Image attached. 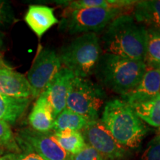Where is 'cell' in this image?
I'll list each match as a JSON object with an SVG mask.
<instances>
[{
    "instance_id": "obj_1",
    "label": "cell",
    "mask_w": 160,
    "mask_h": 160,
    "mask_svg": "<svg viewBox=\"0 0 160 160\" xmlns=\"http://www.w3.org/2000/svg\"><path fill=\"white\" fill-rule=\"evenodd\" d=\"M105 53L145 62L147 29L131 15H121L106 27L102 37Z\"/></svg>"
},
{
    "instance_id": "obj_2",
    "label": "cell",
    "mask_w": 160,
    "mask_h": 160,
    "mask_svg": "<svg viewBox=\"0 0 160 160\" xmlns=\"http://www.w3.org/2000/svg\"><path fill=\"white\" fill-rule=\"evenodd\" d=\"M101 121L118 142L128 149L139 148L148 131L145 123L122 99L107 102Z\"/></svg>"
},
{
    "instance_id": "obj_3",
    "label": "cell",
    "mask_w": 160,
    "mask_h": 160,
    "mask_svg": "<svg viewBox=\"0 0 160 160\" xmlns=\"http://www.w3.org/2000/svg\"><path fill=\"white\" fill-rule=\"evenodd\" d=\"M147 69L143 62L105 53L100 57L94 73L102 85L122 97L138 85Z\"/></svg>"
},
{
    "instance_id": "obj_4",
    "label": "cell",
    "mask_w": 160,
    "mask_h": 160,
    "mask_svg": "<svg viewBox=\"0 0 160 160\" xmlns=\"http://www.w3.org/2000/svg\"><path fill=\"white\" fill-rule=\"evenodd\" d=\"M101 46L96 33H84L63 46L59 53L62 65L76 77L87 78L94 73L101 57Z\"/></svg>"
},
{
    "instance_id": "obj_5",
    "label": "cell",
    "mask_w": 160,
    "mask_h": 160,
    "mask_svg": "<svg viewBox=\"0 0 160 160\" xmlns=\"http://www.w3.org/2000/svg\"><path fill=\"white\" fill-rule=\"evenodd\" d=\"M128 10L104 8H65L59 28L71 35L96 33L105 29L113 19L125 14Z\"/></svg>"
},
{
    "instance_id": "obj_6",
    "label": "cell",
    "mask_w": 160,
    "mask_h": 160,
    "mask_svg": "<svg viewBox=\"0 0 160 160\" xmlns=\"http://www.w3.org/2000/svg\"><path fill=\"white\" fill-rule=\"evenodd\" d=\"M106 94L102 88L87 78L75 77L72 82L66 102V108L87 118L99 119Z\"/></svg>"
},
{
    "instance_id": "obj_7",
    "label": "cell",
    "mask_w": 160,
    "mask_h": 160,
    "mask_svg": "<svg viewBox=\"0 0 160 160\" xmlns=\"http://www.w3.org/2000/svg\"><path fill=\"white\" fill-rule=\"evenodd\" d=\"M61 68L59 54L54 50L50 48L39 50L27 76L31 87L32 97H39Z\"/></svg>"
},
{
    "instance_id": "obj_8",
    "label": "cell",
    "mask_w": 160,
    "mask_h": 160,
    "mask_svg": "<svg viewBox=\"0 0 160 160\" xmlns=\"http://www.w3.org/2000/svg\"><path fill=\"white\" fill-rule=\"evenodd\" d=\"M81 132L86 144L99 152L105 159L123 160L130 155L129 149L118 142L101 120L89 122Z\"/></svg>"
},
{
    "instance_id": "obj_9",
    "label": "cell",
    "mask_w": 160,
    "mask_h": 160,
    "mask_svg": "<svg viewBox=\"0 0 160 160\" xmlns=\"http://www.w3.org/2000/svg\"><path fill=\"white\" fill-rule=\"evenodd\" d=\"M19 145L34 151L45 160H70V155L60 147L53 133L39 132L32 128L22 129Z\"/></svg>"
},
{
    "instance_id": "obj_10",
    "label": "cell",
    "mask_w": 160,
    "mask_h": 160,
    "mask_svg": "<svg viewBox=\"0 0 160 160\" xmlns=\"http://www.w3.org/2000/svg\"><path fill=\"white\" fill-rule=\"evenodd\" d=\"M75 77L70 70L62 68L43 92L53 108L55 118L66 108L67 98Z\"/></svg>"
},
{
    "instance_id": "obj_11",
    "label": "cell",
    "mask_w": 160,
    "mask_h": 160,
    "mask_svg": "<svg viewBox=\"0 0 160 160\" xmlns=\"http://www.w3.org/2000/svg\"><path fill=\"white\" fill-rule=\"evenodd\" d=\"M159 91L160 70L148 68L134 88L122 96V100L132 106L157 97Z\"/></svg>"
},
{
    "instance_id": "obj_12",
    "label": "cell",
    "mask_w": 160,
    "mask_h": 160,
    "mask_svg": "<svg viewBox=\"0 0 160 160\" xmlns=\"http://www.w3.org/2000/svg\"><path fill=\"white\" fill-rule=\"evenodd\" d=\"M0 94L15 98H30L32 90L27 77L11 68H0Z\"/></svg>"
},
{
    "instance_id": "obj_13",
    "label": "cell",
    "mask_w": 160,
    "mask_h": 160,
    "mask_svg": "<svg viewBox=\"0 0 160 160\" xmlns=\"http://www.w3.org/2000/svg\"><path fill=\"white\" fill-rule=\"evenodd\" d=\"M25 22L40 39L59 20L52 8L42 5H31L25 16Z\"/></svg>"
},
{
    "instance_id": "obj_14",
    "label": "cell",
    "mask_w": 160,
    "mask_h": 160,
    "mask_svg": "<svg viewBox=\"0 0 160 160\" xmlns=\"http://www.w3.org/2000/svg\"><path fill=\"white\" fill-rule=\"evenodd\" d=\"M54 119L53 108L42 93L37 98L29 114L31 128L39 132H50L53 130Z\"/></svg>"
},
{
    "instance_id": "obj_15",
    "label": "cell",
    "mask_w": 160,
    "mask_h": 160,
    "mask_svg": "<svg viewBox=\"0 0 160 160\" xmlns=\"http://www.w3.org/2000/svg\"><path fill=\"white\" fill-rule=\"evenodd\" d=\"M133 8V17L137 23L160 29V0L137 1Z\"/></svg>"
},
{
    "instance_id": "obj_16",
    "label": "cell",
    "mask_w": 160,
    "mask_h": 160,
    "mask_svg": "<svg viewBox=\"0 0 160 160\" xmlns=\"http://www.w3.org/2000/svg\"><path fill=\"white\" fill-rule=\"evenodd\" d=\"M30 102V98H15L0 94V120L14 124L24 114Z\"/></svg>"
},
{
    "instance_id": "obj_17",
    "label": "cell",
    "mask_w": 160,
    "mask_h": 160,
    "mask_svg": "<svg viewBox=\"0 0 160 160\" xmlns=\"http://www.w3.org/2000/svg\"><path fill=\"white\" fill-rule=\"evenodd\" d=\"M137 1L131 0H76V1H56L55 2L64 6L65 8L80 9L90 8L130 9Z\"/></svg>"
},
{
    "instance_id": "obj_18",
    "label": "cell",
    "mask_w": 160,
    "mask_h": 160,
    "mask_svg": "<svg viewBox=\"0 0 160 160\" xmlns=\"http://www.w3.org/2000/svg\"><path fill=\"white\" fill-rule=\"evenodd\" d=\"M142 121L160 129V95L131 106Z\"/></svg>"
},
{
    "instance_id": "obj_19",
    "label": "cell",
    "mask_w": 160,
    "mask_h": 160,
    "mask_svg": "<svg viewBox=\"0 0 160 160\" xmlns=\"http://www.w3.org/2000/svg\"><path fill=\"white\" fill-rule=\"evenodd\" d=\"M53 134L60 147L70 156L79 153L86 145L85 139L80 131L63 130L54 132Z\"/></svg>"
},
{
    "instance_id": "obj_20",
    "label": "cell",
    "mask_w": 160,
    "mask_h": 160,
    "mask_svg": "<svg viewBox=\"0 0 160 160\" xmlns=\"http://www.w3.org/2000/svg\"><path fill=\"white\" fill-rule=\"evenodd\" d=\"M89 122L91 121H89L87 118L65 108L55 118L53 130L54 132L63 130L81 131L85 128Z\"/></svg>"
},
{
    "instance_id": "obj_21",
    "label": "cell",
    "mask_w": 160,
    "mask_h": 160,
    "mask_svg": "<svg viewBox=\"0 0 160 160\" xmlns=\"http://www.w3.org/2000/svg\"><path fill=\"white\" fill-rule=\"evenodd\" d=\"M145 63L148 68L160 70V29H147V50Z\"/></svg>"
},
{
    "instance_id": "obj_22",
    "label": "cell",
    "mask_w": 160,
    "mask_h": 160,
    "mask_svg": "<svg viewBox=\"0 0 160 160\" xmlns=\"http://www.w3.org/2000/svg\"><path fill=\"white\" fill-rule=\"evenodd\" d=\"M0 148L19 151V145L13 137L11 126L2 120H0Z\"/></svg>"
},
{
    "instance_id": "obj_23",
    "label": "cell",
    "mask_w": 160,
    "mask_h": 160,
    "mask_svg": "<svg viewBox=\"0 0 160 160\" xmlns=\"http://www.w3.org/2000/svg\"><path fill=\"white\" fill-rule=\"evenodd\" d=\"M141 160H160V129L148 143L141 156Z\"/></svg>"
},
{
    "instance_id": "obj_24",
    "label": "cell",
    "mask_w": 160,
    "mask_h": 160,
    "mask_svg": "<svg viewBox=\"0 0 160 160\" xmlns=\"http://www.w3.org/2000/svg\"><path fill=\"white\" fill-rule=\"evenodd\" d=\"M16 21L17 19L11 3L5 0H0V27L11 25Z\"/></svg>"
},
{
    "instance_id": "obj_25",
    "label": "cell",
    "mask_w": 160,
    "mask_h": 160,
    "mask_svg": "<svg viewBox=\"0 0 160 160\" xmlns=\"http://www.w3.org/2000/svg\"><path fill=\"white\" fill-rule=\"evenodd\" d=\"M70 160H105V159L93 148L86 144L81 151L70 156Z\"/></svg>"
},
{
    "instance_id": "obj_26",
    "label": "cell",
    "mask_w": 160,
    "mask_h": 160,
    "mask_svg": "<svg viewBox=\"0 0 160 160\" xmlns=\"http://www.w3.org/2000/svg\"><path fill=\"white\" fill-rule=\"evenodd\" d=\"M22 152L19 153H10L11 160H45L39 154L24 146H20Z\"/></svg>"
},
{
    "instance_id": "obj_27",
    "label": "cell",
    "mask_w": 160,
    "mask_h": 160,
    "mask_svg": "<svg viewBox=\"0 0 160 160\" xmlns=\"http://www.w3.org/2000/svg\"><path fill=\"white\" fill-rule=\"evenodd\" d=\"M6 67H8V65L4 62L2 57L1 54H0V68H6Z\"/></svg>"
},
{
    "instance_id": "obj_28",
    "label": "cell",
    "mask_w": 160,
    "mask_h": 160,
    "mask_svg": "<svg viewBox=\"0 0 160 160\" xmlns=\"http://www.w3.org/2000/svg\"><path fill=\"white\" fill-rule=\"evenodd\" d=\"M0 160H11V155H10V153H8V154H6L3 156V157H0Z\"/></svg>"
},
{
    "instance_id": "obj_29",
    "label": "cell",
    "mask_w": 160,
    "mask_h": 160,
    "mask_svg": "<svg viewBox=\"0 0 160 160\" xmlns=\"http://www.w3.org/2000/svg\"><path fill=\"white\" fill-rule=\"evenodd\" d=\"M2 45H3V36L0 33V48H2Z\"/></svg>"
},
{
    "instance_id": "obj_30",
    "label": "cell",
    "mask_w": 160,
    "mask_h": 160,
    "mask_svg": "<svg viewBox=\"0 0 160 160\" xmlns=\"http://www.w3.org/2000/svg\"><path fill=\"white\" fill-rule=\"evenodd\" d=\"M159 95H160V91H159Z\"/></svg>"
}]
</instances>
